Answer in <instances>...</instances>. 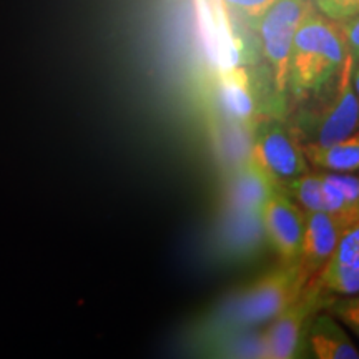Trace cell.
<instances>
[{"label":"cell","instance_id":"cell-1","mask_svg":"<svg viewBox=\"0 0 359 359\" xmlns=\"http://www.w3.org/2000/svg\"><path fill=\"white\" fill-rule=\"evenodd\" d=\"M348 57L339 22H334L308 0L296 29L288 62V92L294 98L320 93L333 82Z\"/></svg>","mask_w":359,"mask_h":359},{"label":"cell","instance_id":"cell-2","mask_svg":"<svg viewBox=\"0 0 359 359\" xmlns=\"http://www.w3.org/2000/svg\"><path fill=\"white\" fill-rule=\"evenodd\" d=\"M309 281L302 263H280L205 316L236 327H263L291 304Z\"/></svg>","mask_w":359,"mask_h":359},{"label":"cell","instance_id":"cell-3","mask_svg":"<svg viewBox=\"0 0 359 359\" xmlns=\"http://www.w3.org/2000/svg\"><path fill=\"white\" fill-rule=\"evenodd\" d=\"M212 100L210 109L250 132L263 116L281 118L286 110V102L275 92L269 72L259 75L241 65H231L218 72Z\"/></svg>","mask_w":359,"mask_h":359},{"label":"cell","instance_id":"cell-4","mask_svg":"<svg viewBox=\"0 0 359 359\" xmlns=\"http://www.w3.org/2000/svg\"><path fill=\"white\" fill-rule=\"evenodd\" d=\"M354 67L356 64L348 53L330 97L299 115L298 127L291 128L299 145L326 147L358 132L359 98L353 85Z\"/></svg>","mask_w":359,"mask_h":359},{"label":"cell","instance_id":"cell-5","mask_svg":"<svg viewBox=\"0 0 359 359\" xmlns=\"http://www.w3.org/2000/svg\"><path fill=\"white\" fill-rule=\"evenodd\" d=\"M250 158L283 191L309 172V163L294 133L275 116H263L253 125Z\"/></svg>","mask_w":359,"mask_h":359},{"label":"cell","instance_id":"cell-6","mask_svg":"<svg viewBox=\"0 0 359 359\" xmlns=\"http://www.w3.org/2000/svg\"><path fill=\"white\" fill-rule=\"evenodd\" d=\"M304 212H323L343 228L359 219V177L339 172H306L285 190Z\"/></svg>","mask_w":359,"mask_h":359},{"label":"cell","instance_id":"cell-7","mask_svg":"<svg viewBox=\"0 0 359 359\" xmlns=\"http://www.w3.org/2000/svg\"><path fill=\"white\" fill-rule=\"evenodd\" d=\"M308 0H275L257 20L259 52L268 65L278 97L286 102L288 62L296 29L303 19Z\"/></svg>","mask_w":359,"mask_h":359},{"label":"cell","instance_id":"cell-8","mask_svg":"<svg viewBox=\"0 0 359 359\" xmlns=\"http://www.w3.org/2000/svg\"><path fill=\"white\" fill-rule=\"evenodd\" d=\"M333 294L326 293L318 283L316 276L309 278L302 293L263 327L266 358L293 359L304 353V336L309 321L321 309H326Z\"/></svg>","mask_w":359,"mask_h":359},{"label":"cell","instance_id":"cell-9","mask_svg":"<svg viewBox=\"0 0 359 359\" xmlns=\"http://www.w3.org/2000/svg\"><path fill=\"white\" fill-rule=\"evenodd\" d=\"M190 349L206 358H266L263 327H236L201 316L188 333Z\"/></svg>","mask_w":359,"mask_h":359},{"label":"cell","instance_id":"cell-10","mask_svg":"<svg viewBox=\"0 0 359 359\" xmlns=\"http://www.w3.org/2000/svg\"><path fill=\"white\" fill-rule=\"evenodd\" d=\"M268 246L262 213L224 208L213 233V257L226 264L253 262Z\"/></svg>","mask_w":359,"mask_h":359},{"label":"cell","instance_id":"cell-11","mask_svg":"<svg viewBox=\"0 0 359 359\" xmlns=\"http://www.w3.org/2000/svg\"><path fill=\"white\" fill-rule=\"evenodd\" d=\"M263 230L268 246L280 263L299 262L304 231V210L286 191L275 188L262 208Z\"/></svg>","mask_w":359,"mask_h":359},{"label":"cell","instance_id":"cell-12","mask_svg":"<svg viewBox=\"0 0 359 359\" xmlns=\"http://www.w3.org/2000/svg\"><path fill=\"white\" fill-rule=\"evenodd\" d=\"M266 175L248 158L226 170L223 206L240 212L262 213L268 196L275 190Z\"/></svg>","mask_w":359,"mask_h":359},{"label":"cell","instance_id":"cell-13","mask_svg":"<svg viewBox=\"0 0 359 359\" xmlns=\"http://www.w3.org/2000/svg\"><path fill=\"white\" fill-rule=\"evenodd\" d=\"M344 228L323 212H304V231L299 263L309 278L316 276L333 257Z\"/></svg>","mask_w":359,"mask_h":359},{"label":"cell","instance_id":"cell-14","mask_svg":"<svg viewBox=\"0 0 359 359\" xmlns=\"http://www.w3.org/2000/svg\"><path fill=\"white\" fill-rule=\"evenodd\" d=\"M316 359H359V349L341 323L326 309H321L309 321L304 336V353Z\"/></svg>","mask_w":359,"mask_h":359},{"label":"cell","instance_id":"cell-15","mask_svg":"<svg viewBox=\"0 0 359 359\" xmlns=\"http://www.w3.org/2000/svg\"><path fill=\"white\" fill-rule=\"evenodd\" d=\"M308 163L325 172L353 173L359 170V130L326 147H302Z\"/></svg>","mask_w":359,"mask_h":359},{"label":"cell","instance_id":"cell-16","mask_svg":"<svg viewBox=\"0 0 359 359\" xmlns=\"http://www.w3.org/2000/svg\"><path fill=\"white\" fill-rule=\"evenodd\" d=\"M330 262L338 263L359 275V219L341 233L338 246Z\"/></svg>","mask_w":359,"mask_h":359},{"label":"cell","instance_id":"cell-17","mask_svg":"<svg viewBox=\"0 0 359 359\" xmlns=\"http://www.w3.org/2000/svg\"><path fill=\"white\" fill-rule=\"evenodd\" d=\"M326 311L351 330L359 338V293L349 296H333Z\"/></svg>","mask_w":359,"mask_h":359},{"label":"cell","instance_id":"cell-18","mask_svg":"<svg viewBox=\"0 0 359 359\" xmlns=\"http://www.w3.org/2000/svg\"><path fill=\"white\" fill-rule=\"evenodd\" d=\"M223 6L230 11L233 15L243 20L250 29H253L262 13L271 6L275 0H222Z\"/></svg>","mask_w":359,"mask_h":359},{"label":"cell","instance_id":"cell-19","mask_svg":"<svg viewBox=\"0 0 359 359\" xmlns=\"http://www.w3.org/2000/svg\"><path fill=\"white\" fill-rule=\"evenodd\" d=\"M318 12L334 22H344L359 13V0H311Z\"/></svg>","mask_w":359,"mask_h":359},{"label":"cell","instance_id":"cell-20","mask_svg":"<svg viewBox=\"0 0 359 359\" xmlns=\"http://www.w3.org/2000/svg\"><path fill=\"white\" fill-rule=\"evenodd\" d=\"M341 32H343L344 42H346L348 53L351 55L354 64L359 65V13L351 19L339 22Z\"/></svg>","mask_w":359,"mask_h":359},{"label":"cell","instance_id":"cell-21","mask_svg":"<svg viewBox=\"0 0 359 359\" xmlns=\"http://www.w3.org/2000/svg\"><path fill=\"white\" fill-rule=\"evenodd\" d=\"M353 85H354V90H356L358 98H359V65L354 67V72H353Z\"/></svg>","mask_w":359,"mask_h":359}]
</instances>
